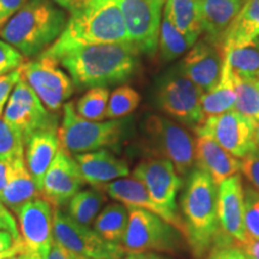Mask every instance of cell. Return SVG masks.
<instances>
[{
    "instance_id": "6da1fadb",
    "label": "cell",
    "mask_w": 259,
    "mask_h": 259,
    "mask_svg": "<svg viewBox=\"0 0 259 259\" xmlns=\"http://www.w3.org/2000/svg\"><path fill=\"white\" fill-rule=\"evenodd\" d=\"M139 52L130 42L78 46L56 61L69 72L74 87L92 89L130 79L137 70Z\"/></svg>"
},
{
    "instance_id": "7a4b0ae2",
    "label": "cell",
    "mask_w": 259,
    "mask_h": 259,
    "mask_svg": "<svg viewBox=\"0 0 259 259\" xmlns=\"http://www.w3.org/2000/svg\"><path fill=\"white\" fill-rule=\"evenodd\" d=\"M119 42H128V36L118 2L78 0L70 11L63 34L41 56L56 61L74 47Z\"/></svg>"
},
{
    "instance_id": "3957f363",
    "label": "cell",
    "mask_w": 259,
    "mask_h": 259,
    "mask_svg": "<svg viewBox=\"0 0 259 259\" xmlns=\"http://www.w3.org/2000/svg\"><path fill=\"white\" fill-rule=\"evenodd\" d=\"M67 19L65 10L51 0H27L0 29V37L23 57H35L59 38Z\"/></svg>"
},
{
    "instance_id": "277c9868",
    "label": "cell",
    "mask_w": 259,
    "mask_h": 259,
    "mask_svg": "<svg viewBox=\"0 0 259 259\" xmlns=\"http://www.w3.org/2000/svg\"><path fill=\"white\" fill-rule=\"evenodd\" d=\"M185 238L194 258L205 257L220 234L218 186L205 171L193 169L181 197Z\"/></svg>"
},
{
    "instance_id": "5b68a950",
    "label": "cell",
    "mask_w": 259,
    "mask_h": 259,
    "mask_svg": "<svg viewBox=\"0 0 259 259\" xmlns=\"http://www.w3.org/2000/svg\"><path fill=\"white\" fill-rule=\"evenodd\" d=\"M121 120L92 121L76 112L72 102L63 106V120L58 128L60 145L70 154H83L118 144L122 135Z\"/></svg>"
},
{
    "instance_id": "8992f818",
    "label": "cell",
    "mask_w": 259,
    "mask_h": 259,
    "mask_svg": "<svg viewBox=\"0 0 259 259\" xmlns=\"http://www.w3.org/2000/svg\"><path fill=\"white\" fill-rule=\"evenodd\" d=\"M144 134L149 150L155 156L169 160L180 177L189 174L194 164L196 141L184 126L153 114L145 119Z\"/></svg>"
},
{
    "instance_id": "52a82bcc",
    "label": "cell",
    "mask_w": 259,
    "mask_h": 259,
    "mask_svg": "<svg viewBox=\"0 0 259 259\" xmlns=\"http://www.w3.org/2000/svg\"><path fill=\"white\" fill-rule=\"evenodd\" d=\"M203 94L178 65L158 82L156 103L168 116L194 130L204 121L200 105Z\"/></svg>"
},
{
    "instance_id": "ba28073f",
    "label": "cell",
    "mask_w": 259,
    "mask_h": 259,
    "mask_svg": "<svg viewBox=\"0 0 259 259\" xmlns=\"http://www.w3.org/2000/svg\"><path fill=\"white\" fill-rule=\"evenodd\" d=\"M127 208V206H126ZM128 225L121 246L127 254L150 251L174 253L180 245L176 228L155 213L128 206Z\"/></svg>"
},
{
    "instance_id": "9c48e42d",
    "label": "cell",
    "mask_w": 259,
    "mask_h": 259,
    "mask_svg": "<svg viewBox=\"0 0 259 259\" xmlns=\"http://www.w3.org/2000/svg\"><path fill=\"white\" fill-rule=\"evenodd\" d=\"M53 240L84 259H122L126 254L121 245L106 241L59 208H54L53 211Z\"/></svg>"
},
{
    "instance_id": "30bf717a",
    "label": "cell",
    "mask_w": 259,
    "mask_h": 259,
    "mask_svg": "<svg viewBox=\"0 0 259 259\" xmlns=\"http://www.w3.org/2000/svg\"><path fill=\"white\" fill-rule=\"evenodd\" d=\"M121 10L128 42L139 53L154 56L158 48L167 0H116Z\"/></svg>"
},
{
    "instance_id": "8fae6325",
    "label": "cell",
    "mask_w": 259,
    "mask_h": 259,
    "mask_svg": "<svg viewBox=\"0 0 259 259\" xmlns=\"http://www.w3.org/2000/svg\"><path fill=\"white\" fill-rule=\"evenodd\" d=\"M255 122L235 109L209 116L194 128L197 137H209L236 158H244L257 149L254 137Z\"/></svg>"
},
{
    "instance_id": "7c38bea8",
    "label": "cell",
    "mask_w": 259,
    "mask_h": 259,
    "mask_svg": "<svg viewBox=\"0 0 259 259\" xmlns=\"http://www.w3.org/2000/svg\"><path fill=\"white\" fill-rule=\"evenodd\" d=\"M18 215L24 253L17 259H45L53 244V210L44 198H35L15 210Z\"/></svg>"
},
{
    "instance_id": "4fadbf2b",
    "label": "cell",
    "mask_w": 259,
    "mask_h": 259,
    "mask_svg": "<svg viewBox=\"0 0 259 259\" xmlns=\"http://www.w3.org/2000/svg\"><path fill=\"white\" fill-rule=\"evenodd\" d=\"M22 77L50 112H58L73 94L74 84L58 66L57 61L47 57L29 61L21 66Z\"/></svg>"
},
{
    "instance_id": "5bb4252c",
    "label": "cell",
    "mask_w": 259,
    "mask_h": 259,
    "mask_svg": "<svg viewBox=\"0 0 259 259\" xmlns=\"http://www.w3.org/2000/svg\"><path fill=\"white\" fill-rule=\"evenodd\" d=\"M4 120L28 137L40 128L58 127L57 116L51 114L23 77L16 84L4 111Z\"/></svg>"
},
{
    "instance_id": "9a60e30c",
    "label": "cell",
    "mask_w": 259,
    "mask_h": 259,
    "mask_svg": "<svg viewBox=\"0 0 259 259\" xmlns=\"http://www.w3.org/2000/svg\"><path fill=\"white\" fill-rule=\"evenodd\" d=\"M134 178L147 187L151 198L168 211L178 213L177 196L183 186V179L167 158H149L134 169Z\"/></svg>"
},
{
    "instance_id": "2e32d148",
    "label": "cell",
    "mask_w": 259,
    "mask_h": 259,
    "mask_svg": "<svg viewBox=\"0 0 259 259\" xmlns=\"http://www.w3.org/2000/svg\"><path fill=\"white\" fill-rule=\"evenodd\" d=\"M84 184L74 157L60 145L45 174L41 198L47 200L54 208H60L79 192Z\"/></svg>"
},
{
    "instance_id": "e0dca14e",
    "label": "cell",
    "mask_w": 259,
    "mask_h": 259,
    "mask_svg": "<svg viewBox=\"0 0 259 259\" xmlns=\"http://www.w3.org/2000/svg\"><path fill=\"white\" fill-rule=\"evenodd\" d=\"M220 234L239 246L248 240L245 228V198L241 177L235 174L218 186Z\"/></svg>"
},
{
    "instance_id": "ac0fdd59",
    "label": "cell",
    "mask_w": 259,
    "mask_h": 259,
    "mask_svg": "<svg viewBox=\"0 0 259 259\" xmlns=\"http://www.w3.org/2000/svg\"><path fill=\"white\" fill-rule=\"evenodd\" d=\"M181 70L203 93L215 88L221 80L223 51L206 38L193 45L179 64Z\"/></svg>"
},
{
    "instance_id": "d6986e66",
    "label": "cell",
    "mask_w": 259,
    "mask_h": 259,
    "mask_svg": "<svg viewBox=\"0 0 259 259\" xmlns=\"http://www.w3.org/2000/svg\"><path fill=\"white\" fill-rule=\"evenodd\" d=\"M97 190L106 192L109 197L118 200V202H121V204H124L127 208L132 206V208L143 209L160 216L161 219H163L164 221L173 226L178 232L183 233L184 236H185V226H184V222L179 213L170 212L158 205L151 198L147 187L135 178L134 179H131V178H120V179H116L106 184V185H102Z\"/></svg>"
},
{
    "instance_id": "ffe728a7",
    "label": "cell",
    "mask_w": 259,
    "mask_h": 259,
    "mask_svg": "<svg viewBox=\"0 0 259 259\" xmlns=\"http://www.w3.org/2000/svg\"><path fill=\"white\" fill-rule=\"evenodd\" d=\"M24 145L25 166L41 192L45 174L60 148L58 127L36 130L25 137Z\"/></svg>"
},
{
    "instance_id": "44dd1931",
    "label": "cell",
    "mask_w": 259,
    "mask_h": 259,
    "mask_svg": "<svg viewBox=\"0 0 259 259\" xmlns=\"http://www.w3.org/2000/svg\"><path fill=\"white\" fill-rule=\"evenodd\" d=\"M77 167L84 183L100 189L102 185L128 176L127 163L105 149L77 154L74 156Z\"/></svg>"
},
{
    "instance_id": "7402d4cb",
    "label": "cell",
    "mask_w": 259,
    "mask_h": 259,
    "mask_svg": "<svg viewBox=\"0 0 259 259\" xmlns=\"http://www.w3.org/2000/svg\"><path fill=\"white\" fill-rule=\"evenodd\" d=\"M194 163L198 169L205 171L211 178L216 186L241 169V161L239 158L205 136L197 138Z\"/></svg>"
},
{
    "instance_id": "603a6c76",
    "label": "cell",
    "mask_w": 259,
    "mask_h": 259,
    "mask_svg": "<svg viewBox=\"0 0 259 259\" xmlns=\"http://www.w3.org/2000/svg\"><path fill=\"white\" fill-rule=\"evenodd\" d=\"M246 0H199L200 25L205 38L221 46L222 36Z\"/></svg>"
},
{
    "instance_id": "cb8c5ba5",
    "label": "cell",
    "mask_w": 259,
    "mask_h": 259,
    "mask_svg": "<svg viewBox=\"0 0 259 259\" xmlns=\"http://www.w3.org/2000/svg\"><path fill=\"white\" fill-rule=\"evenodd\" d=\"M10 166L9 181L0 197V203L16 210L29 200L38 198L41 192L25 166L24 157L10 162Z\"/></svg>"
},
{
    "instance_id": "d4e9b609",
    "label": "cell",
    "mask_w": 259,
    "mask_h": 259,
    "mask_svg": "<svg viewBox=\"0 0 259 259\" xmlns=\"http://www.w3.org/2000/svg\"><path fill=\"white\" fill-rule=\"evenodd\" d=\"M259 37V0H246L222 36V51Z\"/></svg>"
},
{
    "instance_id": "484cf974",
    "label": "cell",
    "mask_w": 259,
    "mask_h": 259,
    "mask_svg": "<svg viewBox=\"0 0 259 259\" xmlns=\"http://www.w3.org/2000/svg\"><path fill=\"white\" fill-rule=\"evenodd\" d=\"M163 14L194 45L202 34L199 0H167Z\"/></svg>"
},
{
    "instance_id": "4316f807",
    "label": "cell",
    "mask_w": 259,
    "mask_h": 259,
    "mask_svg": "<svg viewBox=\"0 0 259 259\" xmlns=\"http://www.w3.org/2000/svg\"><path fill=\"white\" fill-rule=\"evenodd\" d=\"M223 64L233 76L259 80V37L223 50Z\"/></svg>"
},
{
    "instance_id": "83f0119b",
    "label": "cell",
    "mask_w": 259,
    "mask_h": 259,
    "mask_svg": "<svg viewBox=\"0 0 259 259\" xmlns=\"http://www.w3.org/2000/svg\"><path fill=\"white\" fill-rule=\"evenodd\" d=\"M235 101L236 94L234 79H233L231 71L223 64L220 83L210 92L204 93L202 100H200L204 119L232 111L234 109Z\"/></svg>"
},
{
    "instance_id": "f1b7e54d",
    "label": "cell",
    "mask_w": 259,
    "mask_h": 259,
    "mask_svg": "<svg viewBox=\"0 0 259 259\" xmlns=\"http://www.w3.org/2000/svg\"><path fill=\"white\" fill-rule=\"evenodd\" d=\"M128 225V210L124 204L111 203L97 215L94 231L112 244L121 245Z\"/></svg>"
},
{
    "instance_id": "f546056e",
    "label": "cell",
    "mask_w": 259,
    "mask_h": 259,
    "mask_svg": "<svg viewBox=\"0 0 259 259\" xmlns=\"http://www.w3.org/2000/svg\"><path fill=\"white\" fill-rule=\"evenodd\" d=\"M106 200L105 193L100 190L79 191L67 203V215L80 225L89 227L95 221Z\"/></svg>"
},
{
    "instance_id": "4dcf8cb0",
    "label": "cell",
    "mask_w": 259,
    "mask_h": 259,
    "mask_svg": "<svg viewBox=\"0 0 259 259\" xmlns=\"http://www.w3.org/2000/svg\"><path fill=\"white\" fill-rule=\"evenodd\" d=\"M193 45L178 30L170 19L163 14L161 23L160 37H158V50L160 58L166 63L173 61L185 54Z\"/></svg>"
},
{
    "instance_id": "1f68e13d",
    "label": "cell",
    "mask_w": 259,
    "mask_h": 259,
    "mask_svg": "<svg viewBox=\"0 0 259 259\" xmlns=\"http://www.w3.org/2000/svg\"><path fill=\"white\" fill-rule=\"evenodd\" d=\"M233 76V74H232ZM236 101L234 109L251 120L259 122V88L258 80L233 76Z\"/></svg>"
},
{
    "instance_id": "d6a6232c",
    "label": "cell",
    "mask_w": 259,
    "mask_h": 259,
    "mask_svg": "<svg viewBox=\"0 0 259 259\" xmlns=\"http://www.w3.org/2000/svg\"><path fill=\"white\" fill-rule=\"evenodd\" d=\"M109 90L105 87L89 89L76 103V112L92 121H102L106 119V109L109 100Z\"/></svg>"
},
{
    "instance_id": "836d02e7",
    "label": "cell",
    "mask_w": 259,
    "mask_h": 259,
    "mask_svg": "<svg viewBox=\"0 0 259 259\" xmlns=\"http://www.w3.org/2000/svg\"><path fill=\"white\" fill-rule=\"evenodd\" d=\"M141 102V95L134 88L128 85H121L116 88L109 95L108 105L106 109V119L118 120L135 112Z\"/></svg>"
},
{
    "instance_id": "e575fe53",
    "label": "cell",
    "mask_w": 259,
    "mask_h": 259,
    "mask_svg": "<svg viewBox=\"0 0 259 259\" xmlns=\"http://www.w3.org/2000/svg\"><path fill=\"white\" fill-rule=\"evenodd\" d=\"M24 157V137L0 116V160L12 162Z\"/></svg>"
},
{
    "instance_id": "d590c367",
    "label": "cell",
    "mask_w": 259,
    "mask_h": 259,
    "mask_svg": "<svg viewBox=\"0 0 259 259\" xmlns=\"http://www.w3.org/2000/svg\"><path fill=\"white\" fill-rule=\"evenodd\" d=\"M245 228L248 239H259V191L244 187Z\"/></svg>"
},
{
    "instance_id": "8d00e7d4",
    "label": "cell",
    "mask_w": 259,
    "mask_h": 259,
    "mask_svg": "<svg viewBox=\"0 0 259 259\" xmlns=\"http://www.w3.org/2000/svg\"><path fill=\"white\" fill-rule=\"evenodd\" d=\"M206 259H250L236 242L219 234L211 250L206 254Z\"/></svg>"
},
{
    "instance_id": "74e56055",
    "label": "cell",
    "mask_w": 259,
    "mask_h": 259,
    "mask_svg": "<svg viewBox=\"0 0 259 259\" xmlns=\"http://www.w3.org/2000/svg\"><path fill=\"white\" fill-rule=\"evenodd\" d=\"M24 63V57L19 52L0 38V76L17 70Z\"/></svg>"
},
{
    "instance_id": "f35d334b",
    "label": "cell",
    "mask_w": 259,
    "mask_h": 259,
    "mask_svg": "<svg viewBox=\"0 0 259 259\" xmlns=\"http://www.w3.org/2000/svg\"><path fill=\"white\" fill-rule=\"evenodd\" d=\"M242 174L259 191V150L258 148L241 160Z\"/></svg>"
},
{
    "instance_id": "ab89813d",
    "label": "cell",
    "mask_w": 259,
    "mask_h": 259,
    "mask_svg": "<svg viewBox=\"0 0 259 259\" xmlns=\"http://www.w3.org/2000/svg\"><path fill=\"white\" fill-rule=\"evenodd\" d=\"M22 77V70L18 67L17 70L12 71L6 74H2L0 76V115H2L3 108L8 102L10 95H11L12 90H14L15 85L18 83V80Z\"/></svg>"
},
{
    "instance_id": "60d3db41",
    "label": "cell",
    "mask_w": 259,
    "mask_h": 259,
    "mask_svg": "<svg viewBox=\"0 0 259 259\" xmlns=\"http://www.w3.org/2000/svg\"><path fill=\"white\" fill-rule=\"evenodd\" d=\"M0 231L10 233V234L14 236L15 240L21 239L15 218L11 215V212L6 209V206L3 203H0Z\"/></svg>"
},
{
    "instance_id": "b9f144b4",
    "label": "cell",
    "mask_w": 259,
    "mask_h": 259,
    "mask_svg": "<svg viewBox=\"0 0 259 259\" xmlns=\"http://www.w3.org/2000/svg\"><path fill=\"white\" fill-rule=\"evenodd\" d=\"M25 3L27 0H0V29Z\"/></svg>"
},
{
    "instance_id": "7bdbcfd3",
    "label": "cell",
    "mask_w": 259,
    "mask_h": 259,
    "mask_svg": "<svg viewBox=\"0 0 259 259\" xmlns=\"http://www.w3.org/2000/svg\"><path fill=\"white\" fill-rule=\"evenodd\" d=\"M45 259H84V258L72 253V252L66 250V248L63 247L60 244H58V242L53 240L51 250L48 252L47 257Z\"/></svg>"
},
{
    "instance_id": "ee69618b",
    "label": "cell",
    "mask_w": 259,
    "mask_h": 259,
    "mask_svg": "<svg viewBox=\"0 0 259 259\" xmlns=\"http://www.w3.org/2000/svg\"><path fill=\"white\" fill-rule=\"evenodd\" d=\"M240 247L250 259H259V239H248Z\"/></svg>"
},
{
    "instance_id": "f6af8a7d",
    "label": "cell",
    "mask_w": 259,
    "mask_h": 259,
    "mask_svg": "<svg viewBox=\"0 0 259 259\" xmlns=\"http://www.w3.org/2000/svg\"><path fill=\"white\" fill-rule=\"evenodd\" d=\"M22 253H24V245L22 241V238L15 241V245L12 246L10 250H8L4 253H0V259H11L15 257H18Z\"/></svg>"
},
{
    "instance_id": "bcb514c9",
    "label": "cell",
    "mask_w": 259,
    "mask_h": 259,
    "mask_svg": "<svg viewBox=\"0 0 259 259\" xmlns=\"http://www.w3.org/2000/svg\"><path fill=\"white\" fill-rule=\"evenodd\" d=\"M10 169H11L10 162L0 160V197H2L3 191H4L6 184L9 181Z\"/></svg>"
},
{
    "instance_id": "7dc6e473",
    "label": "cell",
    "mask_w": 259,
    "mask_h": 259,
    "mask_svg": "<svg viewBox=\"0 0 259 259\" xmlns=\"http://www.w3.org/2000/svg\"><path fill=\"white\" fill-rule=\"evenodd\" d=\"M18 240V239H17ZM15 239L10 233L0 231V253H4L15 245Z\"/></svg>"
},
{
    "instance_id": "c3c4849f",
    "label": "cell",
    "mask_w": 259,
    "mask_h": 259,
    "mask_svg": "<svg viewBox=\"0 0 259 259\" xmlns=\"http://www.w3.org/2000/svg\"><path fill=\"white\" fill-rule=\"evenodd\" d=\"M122 259H166L161 255H157L150 252H145V253H137V254H128L126 258Z\"/></svg>"
},
{
    "instance_id": "681fc988",
    "label": "cell",
    "mask_w": 259,
    "mask_h": 259,
    "mask_svg": "<svg viewBox=\"0 0 259 259\" xmlns=\"http://www.w3.org/2000/svg\"><path fill=\"white\" fill-rule=\"evenodd\" d=\"M51 2H53L54 4H58L59 6H61L63 9H66L71 11V10L73 9V6L77 4V2L78 0H51Z\"/></svg>"
},
{
    "instance_id": "f907efd6",
    "label": "cell",
    "mask_w": 259,
    "mask_h": 259,
    "mask_svg": "<svg viewBox=\"0 0 259 259\" xmlns=\"http://www.w3.org/2000/svg\"><path fill=\"white\" fill-rule=\"evenodd\" d=\"M254 137H255V144H257V148L259 150V122H255L254 126Z\"/></svg>"
},
{
    "instance_id": "816d5d0a",
    "label": "cell",
    "mask_w": 259,
    "mask_h": 259,
    "mask_svg": "<svg viewBox=\"0 0 259 259\" xmlns=\"http://www.w3.org/2000/svg\"><path fill=\"white\" fill-rule=\"evenodd\" d=\"M11 259H17V257H15V258H11Z\"/></svg>"
},
{
    "instance_id": "f5cc1de1",
    "label": "cell",
    "mask_w": 259,
    "mask_h": 259,
    "mask_svg": "<svg viewBox=\"0 0 259 259\" xmlns=\"http://www.w3.org/2000/svg\"><path fill=\"white\" fill-rule=\"evenodd\" d=\"M258 88H259V80H258Z\"/></svg>"
}]
</instances>
